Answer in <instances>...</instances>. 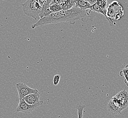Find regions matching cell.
I'll return each instance as SVG.
<instances>
[{"label": "cell", "instance_id": "cell-6", "mask_svg": "<svg viewBox=\"0 0 128 118\" xmlns=\"http://www.w3.org/2000/svg\"><path fill=\"white\" fill-rule=\"evenodd\" d=\"M16 87L18 91L19 100H22L29 94L39 92L38 90L31 88L23 83H17L16 85Z\"/></svg>", "mask_w": 128, "mask_h": 118}, {"label": "cell", "instance_id": "cell-13", "mask_svg": "<svg viewBox=\"0 0 128 118\" xmlns=\"http://www.w3.org/2000/svg\"><path fill=\"white\" fill-rule=\"evenodd\" d=\"M76 109L78 111V118H82L83 116V111L85 108L84 105H81V104H77L76 105Z\"/></svg>", "mask_w": 128, "mask_h": 118}, {"label": "cell", "instance_id": "cell-15", "mask_svg": "<svg viewBox=\"0 0 128 118\" xmlns=\"http://www.w3.org/2000/svg\"><path fill=\"white\" fill-rule=\"evenodd\" d=\"M60 78L61 76L59 74H56L54 76V80H53V83H54V85L55 86H56L58 84L59 81L60 80Z\"/></svg>", "mask_w": 128, "mask_h": 118}, {"label": "cell", "instance_id": "cell-5", "mask_svg": "<svg viewBox=\"0 0 128 118\" xmlns=\"http://www.w3.org/2000/svg\"><path fill=\"white\" fill-rule=\"evenodd\" d=\"M43 103H44V101L42 100L41 102L38 104H37L34 105H30L28 104V103H26L23 99L22 100H20L18 106L16 109L15 112L18 113L22 112V113L28 114L33 111H35L36 108L38 107L39 106L42 105L43 104Z\"/></svg>", "mask_w": 128, "mask_h": 118}, {"label": "cell", "instance_id": "cell-20", "mask_svg": "<svg viewBox=\"0 0 128 118\" xmlns=\"http://www.w3.org/2000/svg\"><path fill=\"white\" fill-rule=\"evenodd\" d=\"M85 0V1H88V0Z\"/></svg>", "mask_w": 128, "mask_h": 118}, {"label": "cell", "instance_id": "cell-10", "mask_svg": "<svg viewBox=\"0 0 128 118\" xmlns=\"http://www.w3.org/2000/svg\"><path fill=\"white\" fill-rule=\"evenodd\" d=\"M90 10L96 12L97 13H100L105 16V17H107V10H104L100 7V6L97 5V4L95 3L94 5H91L88 8Z\"/></svg>", "mask_w": 128, "mask_h": 118}, {"label": "cell", "instance_id": "cell-19", "mask_svg": "<svg viewBox=\"0 0 128 118\" xmlns=\"http://www.w3.org/2000/svg\"><path fill=\"white\" fill-rule=\"evenodd\" d=\"M39 2L40 3L41 6L42 7L45 3L46 2V0H38Z\"/></svg>", "mask_w": 128, "mask_h": 118}, {"label": "cell", "instance_id": "cell-16", "mask_svg": "<svg viewBox=\"0 0 128 118\" xmlns=\"http://www.w3.org/2000/svg\"><path fill=\"white\" fill-rule=\"evenodd\" d=\"M120 74L121 76H123V75L124 74L128 75V64L126 65L125 68L123 70L120 71Z\"/></svg>", "mask_w": 128, "mask_h": 118}, {"label": "cell", "instance_id": "cell-4", "mask_svg": "<svg viewBox=\"0 0 128 118\" xmlns=\"http://www.w3.org/2000/svg\"><path fill=\"white\" fill-rule=\"evenodd\" d=\"M127 107L116 96H113L107 106L108 111L112 114H120L121 111Z\"/></svg>", "mask_w": 128, "mask_h": 118}, {"label": "cell", "instance_id": "cell-8", "mask_svg": "<svg viewBox=\"0 0 128 118\" xmlns=\"http://www.w3.org/2000/svg\"><path fill=\"white\" fill-rule=\"evenodd\" d=\"M115 96L127 107L128 105V92L126 90L121 91Z\"/></svg>", "mask_w": 128, "mask_h": 118}, {"label": "cell", "instance_id": "cell-1", "mask_svg": "<svg viewBox=\"0 0 128 118\" xmlns=\"http://www.w3.org/2000/svg\"><path fill=\"white\" fill-rule=\"evenodd\" d=\"M92 11L88 9L82 10L80 8L74 6L68 10H62L58 12H52L49 15L41 18L31 27L35 29L36 27L50 24H58L62 22H70L74 24L75 21L81 20L82 21L87 22L92 21L94 16L90 15Z\"/></svg>", "mask_w": 128, "mask_h": 118}, {"label": "cell", "instance_id": "cell-18", "mask_svg": "<svg viewBox=\"0 0 128 118\" xmlns=\"http://www.w3.org/2000/svg\"><path fill=\"white\" fill-rule=\"evenodd\" d=\"M97 0H88V1L90 3L91 5H92L96 2Z\"/></svg>", "mask_w": 128, "mask_h": 118}, {"label": "cell", "instance_id": "cell-14", "mask_svg": "<svg viewBox=\"0 0 128 118\" xmlns=\"http://www.w3.org/2000/svg\"><path fill=\"white\" fill-rule=\"evenodd\" d=\"M96 3L104 10H107V0H98Z\"/></svg>", "mask_w": 128, "mask_h": 118}, {"label": "cell", "instance_id": "cell-12", "mask_svg": "<svg viewBox=\"0 0 128 118\" xmlns=\"http://www.w3.org/2000/svg\"><path fill=\"white\" fill-rule=\"evenodd\" d=\"M50 10H51L52 12H58L61 10H62V6L59 4H55L50 5Z\"/></svg>", "mask_w": 128, "mask_h": 118}, {"label": "cell", "instance_id": "cell-2", "mask_svg": "<svg viewBox=\"0 0 128 118\" xmlns=\"http://www.w3.org/2000/svg\"><path fill=\"white\" fill-rule=\"evenodd\" d=\"M24 13L35 20H39V14L42 9L38 0H27L22 4Z\"/></svg>", "mask_w": 128, "mask_h": 118}, {"label": "cell", "instance_id": "cell-3", "mask_svg": "<svg viewBox=\"0 0 128 118\" xmlns=\"http://www.w3.org/2000/svg\"><path fill=\"white\" fill-rule=\"evenodd\" d=\"M124 14V10L123 6L117 1H114L110 3L107 7V19L111 26L114 24L113 20H118L120 19Z\"/></svg>", "mask_w": 128, "mask_h": 118}, {"label": "cell", "instance_id": "cell-9", "mask_svg": "<svg viewBox=\"0 0 128 118\" xmlns=\"http://www.w3.org/2000/svg\"><path fill=\"white\" fill-rule=\"evenodd\" d=\"M75 6L80 8L82 10L88 9L91 5L88 1L84 0H74Z\"/></svg>", "mask_w": 128, "mask_h": 118}, {"label": "cell", "instance_id": "cell-17", "mask_svg": "<svg viewBox=\"0 0 128 118\" xmlns=\"http://www.w3.org/2000/svg\"><path fill=\"white\" fill-rule=\"evenodd\" d=\"M125 77V79H124V83L126 84V85H127V86H128V75H123Z\"/></svg>", "mask_w": 128, "mask_h": 118}, {"label": "cell", "instance_id": "cell-11", "mask_svg": "<svg viewBox=\"0 0 128 118\" xmlns=\"http://www.w3.org/2000/svg\"><path fill=\"white\" fill-rule=\"evenodd\" d=\"M75 6L74 0H67L62 5L63 10H68Z\"/></svg>", "mask_w": 128, "mask_h": 118}, {"label": "cell", "instance_id": "cell-7", "mask_svg": "<svg viewBox=\"0 0 128 118\" xmlns=\"http://www.w3.org/2000/svg\"><path fill=\"white\" fill-rule=\"evenodd\" d=\"M40 92L31 94L26 95L23 98L26 103L30 105H34L40 103L42 100H40Z\"/></svg>", "mask_w": 128, "mask_h": 118}]
</instances>
